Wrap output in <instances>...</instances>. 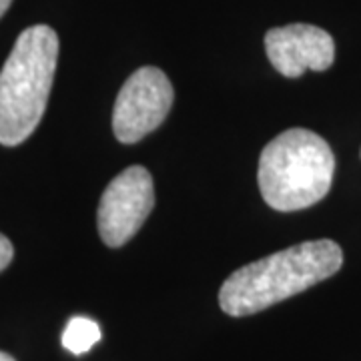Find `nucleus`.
<instances>
[{"label": "nucleus", "mask_w": 361, "mask_h": 361, "mask_svg": "<svg viewBox=\"0 0 361 361\" xmlns=\"http://www.w3.org/2000/svg\"><path fill=\"white\" fill-rule=\"evenodd\" d=\"M175 101L169 77L157 66L135 71L118 90L113 109L115 137L125 145L139 142L142 137L163 125Z\"/></svg>", "instance_id": "nucleus-4"}, {"label": "nucleus", "mask_w": 361, "mask_h": 361, "mask_svg": "<svg viewBox=\"0 0 361 361\" xmlns=\"http://www.w3.org/2000/svg\"><path fill=\"white\" fill-rule=\"evenodd\" d=\"M343 251L331 239L305 241L233 271L221 285L219 305L231 317L269 310L336 275Z\"/></svg>", "instance_id": "nucleus-1"}, {"label": "nucleus", "mask_w": 361, "mask_h": 361, "mask_svg": "<svg viewBox=\"0 0 361 361\" xmlns=\"http://www.w3.org/2000/svg\"><path fill=\"white\" fill-rule=\"evenodd\" d=\"M59 61V37L47 25L23 30L0 71V145L25 142L42 121Z\"/></svg>", "instance_id": "nucleus-2"}, {"label": "nucleus", "mask_w": 361, "mask_h": 361, "mask_svg": "<svg viewBox=\"0 0 361 361\" xmlns=\"http://www.w3.org/2000/svg\"><path fill=\"white\" fill-rule=\"evenodd\" d=\"M0 361H16L13 355H8V353H4V351H0Z\"/></svg>", "instance_id": "nucleus-10"}, {"label": "nucleus", "mask_w": 361, "mask_h": 361, "mask_svg": "<svg viewBox=\"0 0 361 361\" xmlns=\"http://www.w3.org/2000/svg\"><path fill=\"white\" fill-rule=\"evenodd\" d=\"M336 157L327 141L307 129L277 135L259 157L257 180L265 203L275 211H301L329 193Z\"/></svg>", "instance_id": "nucleus-3"}, {"label": "nucleus", "mask_w": 361, "mask_h": 361, "mask_svg": "<svg viewBox=\"0 0 361 361\" xmlns=\"http://www.w3.org/2000/svg\"><path fill=\"white\" fill-rule=\"evenodd\" d=\"M11 4H13V0H0V18L4 16V13L8 11Z\"/></svg>", "instance_id": "nucleus-9"}, {"label": "nucleus", "mask_w": 361, "mask_h": 361, "mask_svg": "<svg viewBox=\"0 0 361 361\" xmlns=\"http://www.w3.org/2000/svg\"><path fill=\"white\" fill-rule=\"evenodd\" d=\"M265 51L277 73L287 78L307 71H327L336 61V42L327 30L313 25H287L265 35Z\"/></svg>", "instance_id": "nucleus-6"}, {"label": "nucleus", "mask_w": 361, "mask_h": 361, "mask_svg": "<svg viewBox=\"0 0 361 361\" xmlns=\"http://www.w3.org/2000/svg\"><path fill=\"white\" fill-rule=\"evenodd\" d=\"M13 257H14V247L13 243H11V239H8V237H4V235L0 233V273L11 265Z\"/></svg>", "instance_id": "nucleus-8"}, {"label": "nucleus", "mask_w": 361, "mask_h": 361, "mask_svg": "<svg viewBox=\"0 0 361 361\" xmlns=\"http://www.w3.org/2000/svg\"><path fill=\"white\" fill-rule=\"evenodd\" d=\"M101 339V327L89 317H73L63 334V345L71 353H87Z\"/></svg>", "instance_id": "nucleus-7"}, {"label": "nucleus", "mask_w": 361, "mask_h": 361, "mask_svg": "<svg viewBox=\"0 0 361 361\" xmlns=\"http://www.w3.org/2000/svg\"><path fill=\"white\" fill-rule=\"evenodd\" d=\"M155 207V187L151 173L141 165L127 167L104 189L97 227L104 245L123 247L130 241Z\"/></svg>", "instance_id": "nucleus-5"}]
</instances>
